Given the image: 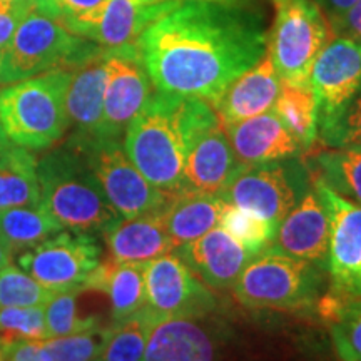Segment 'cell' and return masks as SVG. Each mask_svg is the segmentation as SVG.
<instances>
[{
  "label": "cell",
  "instance_id": "obj_1",
  "mask_svg": "<svg viewBox=\"0 0 361 361\" xmlns=\"http://www.w3.org/2000/svg\"><path fill=\"white\" fill-rule=\"evenodd\" d=\"M266 47L255 17L214 2H178L137 40L154 90L202 99L213 107L226 87L264 56Z\"/></svg>",
  "mask_w": 361,
  "mask_h": 361
},
{
  "label": "cell",
  "instance_id": "obj_2",
  "mask_svg": "<svg viewBox=\"0 0 361 361\" xmlns=\"http://www.w3.org/2000/svg\"><path fill=\"white\" fill-rule=\"evenodd\" d=\"M219 124L209 102L156 92L129 128L124 151L152 186L179 192L188 149L197 135Z\"/></svg>",
  "mask_w": 361,
  "mask_h": 361
},
{
  "label": "cell",
  "instance_id": "obj_3",
  "mask_svg": "<svg viewBox=\"0 0 361 361\" xmlns=\"http://www.w3.org/2000/svg\"><path fill=\"white\" fill-rule=\"evenodd\" d=\"M40 202L64 229L104 233L121 219L80 149H59L37 162Z\"/></svg>",
  "mask_w": 361,
  "mask_h": 361
},
{
  "label": "cell",
  "instance_id": "obj_4",
  "mask_svg": "<svg viewBox=\"0 0 361 361\" xmlns=\"http://www.w3.org/2000/svg\"><path fill=\"white\" fill-rule=\"evenodd\" d=\"M71 69H56L0 89V128L16 146L47 149L66 133Z\"/></svg>",
  "mask_w": 361,
  "mask_h": 361
},
{
  "label": "cell",
  "instance_id": "obj_5",
  "mask_svg": "<svg viewBox=\"0 0 361 361\" xmlns=\"http://www.w3.org/2000/svg\"><path fill=\"white\" fill-rule=\"evenodd\" d=\"M101 45L72 34L30 6L7 49L0 54V84H13L56 69H71Z\"/></svg>",
  "mask_w": 361,
  "mask_h": 361
},
{
  "label": "cell",
  "instance_id": "obj_6",
  "mask_svg": "<svg viewBox=\"0 0 361 361\" xmlns=\"http://www.w3.org/2000/svg\"><path fill=\"white\" fill-rule=\"evenodd\" d=\"M274 22L266 52L281 82L310 87L314 61L335 37L316 0H273Z\"/></svg>",
  "mask_w": 361,
  "mask_h": 361
},
{
  "label": "cell",
  "instance_id": "obj_7",
  "mask_svg": "<svg viewBox=\"0 0 361 361\" xmlns=\"http://www.w3.org/2000/svg\"><path fill=\"white\" fill-rule=\"evenodd\" d=\"M319 268L268 247L255 256L234 284V295L251 310H298L313 305Z\"/></svg>",
  "mask_w": 361,
  "mask_h": 361
},
{
  "label": "cell",
  "instance_id": "obj_8",
  "mask_svg": "<svg viewBox=\"0 0 361 361\" xmlns=\"http://www.w3.org/2000/svg\"><path fill=\"white\" fill-rule=\"evenodd\" d=\"M107 201L121 218L161 211L173 194L152 186L130 162L119 139H74Z\"/></svg>",
  "mask_w": 361,
  "mask_h": 361
},
{
  "label": "cell",
  "instance_id": "obj_9",
  "mask_svg": "<svg viewBox=\"0 0 361 361\" xmlns=\"http://www.w3.org/2000/svg\"><path fill=\"white\" fill-rule=\"evenodd\" d=\"M301 166L288 159L241 166L221 192L226 204L261 216L278 224L306 194Z\"/></svg>",
  "mask_w": 361,
  "mask_h": 361
},
{
  "label": "cell",
  "instance_id": "obj_10",
  "mask_svg": "<svg viewBox=\"0 0 361 361\" xmlns=\"http://www.w3.org/2000/svg\"><path fill=\"white\" fill-rule=\"evenodd\" d=\"M17 263L52 293L84 291L101 264V247L92 234L62 229L20 252Z\"/></svg>",
  "mask_w": 361,
  "mask_h": 361
},
{
  "label": "cell",
  "instance_id": "obj_11",
  "mask_svg": "<svg viewBox=\"0 0 361 361\" xmlns=\"http://www.w3.org/2000/svg\"><path fill=\"white\" fill-rule=\"evenodd\" d=\"M314 191L329 219V298L361 296V206L340 196L319 178L314 180Z\"/></svg>",
  "mask_w": 361,
  "mask_h": 361
},
{
  "label": "cell",
  "instance_id": "obj_12",
  "mask_svg": "<svg viewBox=\"0 0 361 361\" xmlns=\"http://www.w3.org/2000/svg\"><path fill=\"white\" fill-rule=\"evenodd\" d=\"M146 310L154 319L202 318L216 308V298L178 255L144 264Z\"/></svg>",
  "mask_w": 361,
  "mask_h": 361
},
{
  "label": "cell",
  "instance_id": "obj_13",
  "mask_svg": "<svg viewBox=\"0 0 361 361\" xmlns=\"http://www.w3.org/2000/svg\"><path fill=\"white\" fill-rule=\"evenodd\" d=\"M152 85L137 45L107 49L102 128L97 139H117L141 114L152 97Z\"/></svg>",
  "mask_w": 361,
  "mask_h": 361
},
{
  "label": "cell",
  "instance_id": "obj_14",
  "mask_svg": "<svg viewBox=\"0 0 361 361\" xmlns=\"http://www.w3.org/2000/svg\"><path fill=\"white\" fill-rule=\"evenodd\" d=\"M310 85L318 123L340 111L361 87V44L335 35L314 61Z\"/></svg>",
  "mask_w": 361,
  "mask_h": 361
},
{
  "label": "cell",
  "instance_id": "obj_15",
  "mask_svg": "<svg viewBox=\"0 0 361 361\" xmlns=\"http://www.w3.org/2000/svg\"><path fill=\"white\" fill-rule=\"evenodd\" d=\"M178 0H106L75 35L104 49L137 45L144 30L159 19Z\"/></svg>",
  "mask_w": 361,
  "mask_h": 361
},
{
  "label": "cell",
  "instance_id": "obj_16",
  "mask_svg": "<svg viewBox=\"0 0 361 361\" xmlns=\"http://www.w3.org/2000/svg\"><path fill=\"white\" fill-rule=\"evenodd\" d=\"M273 247L291 258L323 268L328 261L329 219L318 194L308 191L278 223Z\"/></svg>",
  "mask_w": 361,
  "mask_h": 361
},
{
  "label": "cell",
  "instance_id": "obj_17",
  "mask_svg": "<svg viewBox=\"0 0 361 361\" xmlns=\"http://www.w3.org/2000/svg\"><path fill=\"white\" fill-rule=\"evenodd\" d=\"M178 256L201 281L214 290L233 288L246 264L255 258L251 251L219 226L178 247Z\"/></svg>",
  "mask_w": 361,
  "mask_h": 361
},
{
  "label": "cell",
  "instance_id": "obj_18",
  "mask_svg": "<svg viewBox=\"0 0 361 361\" xmlns=\"http://www.w3.org/2000/svg\"><path fill=\"white\" fill-rule=\"evenodd\" d=\"M239 168L223 126L216 124L197 135L189 146L179 192L221 196Z\"/></svg>",
  "mask_w": 361,
  "mask_h": 361
},
{
  "label": "cell",
  "instance_id": "obj_19",
  "mask_svg": "<svg viewBox=\"0 0 361 361\" xmlns=\"http://www.w3.org/2000/svg\"><path fill=\"white\" fill-rule=\"evenodd\" d=\"M106 79L107 49L104 47L71 67L66 111L69 124L78 130L75 139H97L101 135Z\"/></svg>",
  "mask_w": 361,
  "mask_h": 361
},
{
  "label": "cell",
  "instance_id": "obj_20",
  "mask_svg": "<svg viewBox=\"0 0 361 361\" xmlns=\"http://www.w3.org/2000/svg\"><path fill=\"white\" fill-rule=\"evenodd\" d=\"M279 89L281 79L269 54L266 52L251 69L234 79L216 102L214 111L221 126L241 123L271 111L276 102Z\"/></svg>",
  "mask_w": 361,
  "mask_h": 361
},
{
  "label": "cell",
  "instance_id": "obj_21",
  "mask_svg": "<svg viewBox=\"0 0 361 361\" xmlns=\"http://www.w3.org/2000/svg\"><path fill=\"white\" fill-rule=\"evenodd\" d=\"M223 129L239 166L290 159L301 149L273 111L223 126Z\"/></svg>",
  "mask_w": 361,
  "mask_h": 361
},
{
  "label": "cell",
  "instance_id": "obj_22",
  "mask_svg": "<svg viewBox=\"0 0 361 361\" xmlns=\"http://www.w3.org/2000/svg\"><path fill=\"white\" fill-rule=\"evenodd\" d=\"M162 209L137 218H121L102 233L112 261L146 264L174 251Z\"/></svg>",
  "mask_w": 361,
  "mask_h": 361
},
{
  "label": "cell",
  "instance_id": "obj_23",
  "mask_svg": "<svg viewBox=\"0 0 361 361\" xmlns=\"http://www.w3.org/2000/svg\"><path fill=\"white\" fill-rule=\"evenodd\" d=\"M144 361H214V345L194 318L154 319Z\"/></svg>",
  "mask_w": 361,
  "mask_h": 361
},
{
  "label": "cell",
  "instance_id": "obj_24",
  "mask_svg": "<svg viewBox=\"0 0 361 361\" xmlns=\"http://www.w3.org/2000/svg\"><path fill=\"white\" fill-rule=\"evenodd\" d=\"M226 202L216 194L176 192L162 209L174 250L219 226Z\"/></svg>",
  "mask_w": 361,
  "mask_h": 361
},
{
  "label": "cell",
  "instance_id": "obj_25",
  "mask_svg": "<svg viewBox=\"0 0 361 361\" xmlns=\"http://www.w3.org/2000/svg\"><path fill=\"white\" fill-rule=\"evenodd\" d=\"M85 290H99L109 296L114 322L134 316L146 308L144 264L101 263L89 278Z\"/></svg>",
  "mask_w": 361,
  "mask_h": 361
},
{
  "label": "cell",
  "instance_id": "obj_26",
  "mask_svg": "<svg viewBox=\"0 0 361 361\" xmlns=\"http://www.w3.org/2000/svg\"><path fill=\"white\" fill-rule=\"evenodd\" d=\"M37 204V161L29 149L11 142L0 154V211Z\"/></svg>",
  "mask_w": 361,
  "mask_h": 361
},
{
  "label": "cell",
  "instance_id": "obj_27",
  "mask_svg": "<svg viewBox=\"0 0 361 361\" xmlns=\"http://www.w3.org/2000/svg\"><path fill=\"white\" fill-rule=\"evenodd\" d=\"M62 226L42 206H20L0 211V238L12 256H19L39 243L62 231Z\"/></svg>",
  "mask_w": 361,
  "mask_h": 361
},
{
  "label": "cell",
  "instance_id": "obj_28",
  "mask_svg": "<svg viewBox=\"0 0 361 361\" xmlns=\"http://www.w3.org/2000/svg\"><path fill=\"white\" fill-rule=\"evenodd\" d=\"M284 128L290 130L300 147H310L318 137V106L313 90L301 85L281 82L273 106Z\"/></svg>",
  "mask_w": 361,
  "mask_h": 361
},
{
  "label": "cell",
  "instance_id": "obj_29",
  "mask_svg": "<svg viewBox=\"0 0 361 361\" xmlns=\"http://www.w3.org/2000/svg\"><path fill=\"white\" fill-rule=\"evenodd\" d=\"M322 311L341 361H361V296L346 300L328 296Z\"/></svg>",
  "mask_w": 361,
  "mask_h": 361
},
{
  "label": "cell",
  "instance_id": "obj_30",
  "mask_svg": "<svg viewBox=\"0 0 361 361\" xmlns=\"http://www.w3.org/2000/svg\"><path fill=\"white\" fill-rule=\"evenodd\" d=\"M319 179L333 191L361 206V146L328 147L316 156Z\"/></svg>",
  "mask_w": 361,
  "mask_h": 361
},
{
  "label": "cell",
  "instance_id": "obj_31",
  "mask_svg": "<svg viewBox=\"0 0 361 361\" xmlns=\"http://www.w3.org/2000/svg\"><path fill=\"white\" fill-rule=\"evenodd\" d=\"M152 318L146 310L114 322L106 329L101 353L96 361H144Z\"/></svg>",
  "mask_w": 361,
  "mask_h": 361
},
{
  "label": "cell",
  "instance_id": "obj_32",
  "mask_svg": "<svg viewBox=\"0 0 361 361\" xmlns=\"http://www.w3.org/2000/svg\"><path fill=\"white\" fill-rule=\"evenodd\" d=\"M219 228L231 234L247 251L258 256L259 252L273 246L278 224L271 223V221L261 218L251 211L226 204L219 219Z\"/></svg>",
  "mask_w": 361,
  "mask_h": 361
},
{
  "label": "cell",
  "instance_id": "obj_33",
  "mask_svg": "<svg viewBox=\"0 0 361 361\" xmlns=\"http://www.w3.org/2000/svg\"><path fill=\"white\" fill-rule=\"evenodd\" d=\"M56 295L27 274L20 266L8 263L0 269V308L45 306Z\"/></svg>",
  "mask_w": 361,
  "mask_h": 361
},
{
  "label": "cell",
  "instance_id": "obj_34",
  "mask_svg": "<svg viewBox=\"0 0 361 361\" xmlns=\"http://www.w3.org/2000/svg\"><path fill=\"white\" fill-rule=\"evenodd\" d=\"M318 134L326 147L361 146V87L340 111L319 121Z\"/></svg>",
  "mask_w": 361,
  "mask_h": 361
},
{
  "label": "cell",
  "instance_id": "obj_35",
  "mask_svg": "<svg viewBox=\"0 0 361 361\" xmlns=\"http://www.w3.org/2000/svg\"><path fill=\"white\" fill-rule=\"evenodd\" d=\"M80 291H62L56 293L47 305L44 306L45 324H47V336L61 338L74 333L85 331L94 326H99L96 316L80 318L78 314V295Z\"/></svg>",
  "mask_w": 361,
  "mask_h": 361
},
{
  "label": "cell",
  "instance_id": "obj_36",
  "mask_svg": "<svg viewBox=\"0 0 361 361\" xmlns=\"http://www.w3.org/2000/svg\"><path fill=\"white\" fill-rule=\"evenodd\" d=\"M45 340L49 336L44 306L0 308V343Z\"/></svg>",
  "mask_w": 361,
  "mask_h": 361
},
{
  "label": "cell",
  "instance_id": "obj_37",
  "mask_svg": "<svg viewBox=\"0 0 361 361\" xmlns=\"http://www.w3.org/2000/svg\"><path fill=\"white\" fill-rule=\"evenodd\" d=\"M106 329L101 324L69 336L45 340L44 348L52 361H96L101 353Z\"/></svg>",
  "mask_w": 361,
  "mask_h": 361
},
{
  "label": "cell",
  "instance_id": "obj_38",
  "mask_svg": "<svg viewBox=\"0 0 361 361\" xmlns=\"http://www.w3.org/2000/svg\"><path fill=\"white\" fill-rule=\"evenodd\" d=\"M106 0H30L35 11L57 20L72 34L101 8Z\"/></svg>",
  "mask_w": 361,
  "mask_h": 361
},
{
  "label": "cell",
  "instance_id": "obj_39",
  "mask_svg": "<svg viewBox=\"0 0 361 361\" xmlns=\"http://www.w3.org/2000/svg\"><path fill=\"white\" fill-rule=\"evenodd\" d=\"M30 6H32L30 0H20V2L0 0V54L7 49Z\"/></svg>",
  "mask_w": 361,
  "mask_h": 361
},
{
  "label": "cell",
  "instance_id": "obj_40",
  "mask_svg": "<svg viewBox=\"0 0 361 361\" xmlns=\"http://www.w3.org/2000/svg\"><path fill=\"white\" fill-rule=\"evenodd\" d=\"M0 361H52L42 341L2 343Z\"/></svg>",
  "mask_w": 361,
  "mask_h": 361
},
{
  "label": "cell",
  "instance_id": "obj_41",
  "mask_svg": "<svg viewBox=\"0 0 361 361\" xmlns=\"http://www.w3.org/2000/svg\"><path fill=\"white\" fill-rule=\"evenodd\" d=\"M331 25L333 30H335V35L361 44V0H356L355 6L340 20H336Z\"/></svg>",
  "mask_w": 361,
  "mask_h": 361
},
{
  "label": "cell",
  "instance_id": "obj_42",
  "mask_svg": "<svg viewBox=\"0 0 361 361\" xmlns=\"http://www.w3.org/2000/svg\"><path fill=\"white\" fill-rule=\"evenodd\" d=\"M316 2L322 6L324 13L328 16L329 22L335 24L336 20H340L341 17L355 6L356 0H316Z\"/></svg>",
  "mask_w": 361,
  "mask_h": 361
},
{
  "label": "cell",
  "instance_id": "obj_43",
  "mask_svg": "<svg viewBox=\"0 0 361 361\" xmlns=\"http://www.w3.org/2000/svg\"><path fill=\"white\" fill-rule=\"evenodd\" d=\"M12 252L8 250L6 243H4V239L0 238V269L4 268V266H7L8 263H12Z\"/></svg>",
  "mask_w": 361,
  "mask_h": 361
},
{
  "label": "cell",
  "instance_id": "obj_44",
  "mask_svg": "<svg viewBox=\"0 0 361 361\" xmlns=\"http://www.w3.org/2000/svg\"><path fill=\"white\" fill-rule=\"evenodd\" d=\"M178 2H214V4H226V6H234L238 0H178Z\"/></svg>",
  "mask_w": 361,
  "mask_h": 361
},
{
  "label": "cell",
  "instance_id": "obj_45",
  "mask_svg": "<svg viewBox=\"0 0 361 361\" xmlns=\"http://www.w3.org/2000/svg\"><path fill=\"white\" fill-rule=\"evenodd\" d=\"M8 144H11V141H8V139L6 137V134H4L2 128H0V154H2L4 149H6Z\"/></svg>",
  "mask_w": 361,
  "mask_h": 361
},
{
  "label": "cell",
  "instance_id": "obj_46",
  "mask_svg": "<svg viewBox=\"0 0 361 361\" xmlns=\"http://www.w3.org/2000/svg\"><path fill=\"white\" fill-rule=\"evenodd\" d=\"M8 2H20V0H8Z\"/></svg>",
  "mask_w": 361,
  "mask_h": 361
},
{
  "label": "cell",
  "instance_id": "obj_47",
  "mask_svg": "<svg viewBox=\"0 0 361 361\" xmlns=\"http://www.w3.org/2000/svg\"><path fill=\"white\" fill-rule=\"evenodd\" d=\"M0 346H2V343H0Z\"/></svg>",
  "mask_w": 361,
  "mask_h": 361
}]
</instances>
